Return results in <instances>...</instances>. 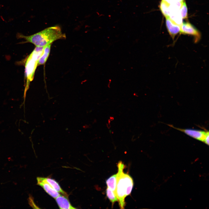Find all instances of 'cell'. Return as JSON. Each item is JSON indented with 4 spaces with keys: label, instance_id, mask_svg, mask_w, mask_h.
I'll use <instances>...</instances> for the list:
<instances>
[{
    "label": "cell",
    "instance_id": "30bf717a",
    "mask_svg": "<svg viewBox=\"0 0 209 209\" xmlns=\"http://www.w3.org/2000/svg\"><path fill=\"white\" fill-rule=\"evenodd\" d=\"M160 9L165 17H170L171 12L170 3L162 0L160 4Z\"/></svg>",
    "mask_w": 209,
    "mask_h": 209
},
{
    "label": "cell",
    "instance_id": "52a82bcc",
    "mask_svg": "<svg viewBox=\"0 0 209 209\" xmlns=\"http://www.w3.org/2000/svg\"><path fill=\"white\" fill-rule=\"evenodd\" d=\"M37 184L41 186L49 195L55 199L60 194L43 179V177H37Z\"/></svg>",
    "mask_w": 209,
    "mask_h": 209
},
{
    "label": "cell",
    "instance_id": "6da1fadb",
    "mask_svg": "<svg viewBox=\"0 0 209 209\" xmlns=\"http://www.w3.org/2000/svg\"><path fill=\"white\" fill-rule=\"evenodd\" d=\"M19 38H23L26 42L32 43L36 46H45L59 39H65L66 36L62 32L58 26L50 27L29 36L21 34L18 35Z\"/></svg>",
    "mask_w": 209,
    "mask_h": 209
},
{
    "label": "cell",
    "instance_id": "9c48e42d",
    "mask_svg": "<svg viewBox=\"0 0 209 209\" xmlns=\"http://www.w3.org/2000/svg\"><path fill=\"white\" fill-rule=\"evenodd\" d=\"M43 179L57 192L68 197L67 193L62 189L58 183L55 180L49 178L43 177Z\"/></svg>",
    "mask_w": 209,
    "mask_h": 209
},
{
    "label": "cell",
    "instance_id": "9a60e30c",
    "mask_svg": "<svg viewBox=\"0 0 209 209\" xmlns=\"http://www.w3.org/2000/svg\"><path fill=\"white\" fill-rule=\"evenodd\" d=\"M174 1H179L181 3H182L184 1V0H174Z\"/></svg>",
    "mask_w": 209,
    "mask_h": 209
},
{
    "label": "cell",
    "instance_id": "7c38bea8",
    "mask_svg": "<svg viewBox=\"0 0 209 209\" xmlns=\"http://www.w3.org/2000/svg\"><path fill=\"white\" fill-rule=\"evenodd\" d=\"M117 174L111 176L106 181L107 187L110 188L116 194L117 181Z\"/></svg>",
    "mask_w": 209,
    "mask_h": 209
},
{
    "label": "cell",
    "instance_id": "8fae6325",
    "mask_svg": "<svg viewBox=\"0 0 209 209\" xmlns=\"http://www.w3.org/2000/svg\"><path fill=\"white\" fill-rule=\"evenodd\" d=\"M51 45L50 44L45 46L43 53L38 61V65L43 64L47 61L50 54Z\"/></svg>",
    "mask_w": 209,
    "mask_h": 209
},
{
    "label": "cell",
    "instance_id": "7a4b0ae2",
    "mask_svg": "<svg viewBox=\"0 0 209 209\" xmlns=\"http://www.w3.org/2000/svg\"><path fill=\"white\" fill-rule=\"evenodd\" d=\"M117 167L116 193L120 208L123 209L125 205V199L130 194L134 183L130 175L124 172L125 166L121 161L118 162Z\"/></svg>",
    "mask_w": 209,
    "mask_h": 209
},
{
    "label": "cell",
    "instance_id": "3957f363",
    "mask_svg": "<svg viewBox=\"0 0 209 209\" xmlns=\"http://www.w3.org/2000/svg\"><path fill=\"white\" fill-rule=\"evenodd\" d=\"M45 47L36 46L27 59L25 65L27 82L25 92L28 88L30 82L33 79L35 70L38 65V61L43 53Z\"/></svg>",
    "mask_w": 209,
    "mask_h": 209
},
{
    "label": "cell",
    "instance_id": "ba28073f",
    "mask_svg": "<svg viewBox=\"0 0 209 209\" xmlns=\"http://www.w3.org/2000/svg\"><path fill=\"white\" fill-rule=\"evenodd\" d=\"M55 201L60 209H76L72 206L68 197L64 195H60L57 197Z\"/></svg>",
    "mask_w": 209,
    "mask_h": 209
},
{
    "label": "cell",
    "instance_id": "8992f818",
    "mask_svg": "<svg viewBox=\"0 0 209 209\" xmlns=\"http://www.w3.org/2000/svg\"><path fill=\"white\" fill-rule=\"evenodd\" d=\"M166 25L167 31L173 40L180 32V26L171 19L169 17H165Z\"/></svg>",
    "mask_w": 209,
    "mask_h": 209
},
{
    "label": "cell",
    "instance_id": "5bb4252c",
    "mask_svg": "<svg viewBox=\"0 0 209 209\" xmlns=\"http://www.w3.org/2000/svg\"><path fill=\"white\" fill-rule=\"evenodd\" d=\"M180 14L182 19H185L188 18V9L185 1L182 3L180 8Z\"/></svg>",
    "mask_w": 209,
    "mask_h": 209
},
{
    "label": "cell",
    "instance_id": "277c9868",
    "mask_svg": "<svg viewBox=\"0 0 209 209\" xmlns=\"http://www.w3.org/2000/svg\"><path fill=\"white\" fill-rule=\"evenodd\" d=\"M171 127L181 131L188 135L197 140L202 141L206 144L209 145V132L191 129H181Z\"/></svg>",
    "mask_w": 209,
    "mask_h": 209
},
{
    "label": "cell",
    "instance_id": "4fadbf2b",
    "mask_svg": "<svg viewBox=\"0 0 209 209\" xmlns=\"http://www.w3.org/2000/svg\"><path fill=\"white\" fill-rule=\"evenodd\" d=\"M106 193L107 197L112 203V205H113L115 202L118 201L116 194L108 187L106 189Z\"/></svg>",
    "mask_w": 209,
    "mask_h": 209
},
{
    "label": "cell",
    "instance_id": "5b68a950",
    "mask_svg": "<svg viewBox=\"0 0 209 209\" xmlns=\"http://www.w3.org/2000/svg\"><path fill=\"white\" fill-rule=\"evenodd\" d=\"M180 33L190 35L195 38V42H198L200 39L201 35L199 31L190 23L183 22L180 26Z\"/></svg>",
    "mask_w": 209,
    "mask_h": 209
}]
</instances>
